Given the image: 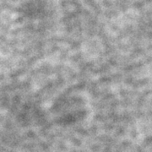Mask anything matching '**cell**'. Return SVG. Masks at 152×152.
<instances>
[]
</instances>
